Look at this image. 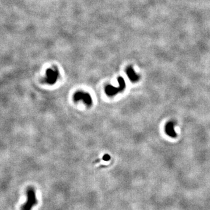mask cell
Instances as JSON below:
<instances>
[{
  "instance_id": "2",
  "label": "cell",
  "mask_w": 210,
  "mask_h": 210,
  "mask_svg": "<svg viewBox=\"0 0 210 210\" xmlns=\"http://www.w3.org/2000/svg\"><path fill=\"white\" fill-rule=\"evenodd\" d=\"M26 194L28 197L27 201L21 207L22 210H30L35 205H36L37 203V200H36L35 192L33 188L31 187L28 188L26 191Z\"/></svg>"
},
{
  "instance_id": "5",
  "label": "cell",
  "mask_w": 210,
  "mask_h": 210,
  "mask_svg": "<svg viewBox=\"0 0 210 210\" xmlns=\"http://www.w3.org/2000/svg\"><path fill=\"white\" fill-rule=\"evenodd\" d=\"M175 126V123L172 121H169L166 123L165 126L166 133L167 134V135L172 138H175L177 137V134L174 129Z\"/></svg>"
},
{
  "instance_id": "1",
  "label": "cell",
  "mask_w": 210,
  "mask_h": 210,
  "mask_svg": "<svg viewBox=\"0 0 210 210\" xmlns=\"http://www.w3.org/2000/svg\"><path fill=\"white\" fill-rule=\"evenodd\" d=\"M119 87H115L112 85H108L105 88V92L109 96H113L117 94L119 92H122L126 88V82L123 78H118Z\"/></svg>"
},
{
  "instance_id": "7",
  "label": "cell",
  "mask_w": 210,
  "mask_h": 210,
  "mask_svg": "<svg viewBox=\"0 0 210 210\" xmlns=\"http://www.w3.org/2000/svg\"><path fill=\"white\" fill-rule=\"evenodd\" d=\"M102 159H103L105 161H109V160L110 159V155H108V154H105V155H104Z\"/></svg>"
},
{
  "instance_id": "3",
  "label": "cell",
  "mask_w": 210,
  "mask_h": 210,
  "mask_svg": "<svg viewBox=\"0 0 210 210\" xmlns=\"http://www.w3.org/2000/svg\"><path fill=\"white\" fill-rule=\"evenodd\" d=\"M74 102L82 101L84 104L88 106H90L92 104V99L90 93L82 91L76 92L73 96Z\"/></svg>"
},
{
  "instance_id": "4",
  "label": "cell",
  "mask_w": 210,
  "mask_h": 210,
  "mask_svg": "<svg viewBox=\"0 0 210 210\" xmlns=\"http://www.w3.org/2000/svg\"><path fill=\"white\" fill-rule=\"evenodd\" d=\"M46 82L50 85H53L57 82L59 73L56 68H48L46 71Z\"/></svg>"
},
{
  "instance_id": "6",
  "label": "cell",
  "mask_w": 210,
  "mask_h": 210,
  "mask_svg": "<svg viewBox=\"0 0 210 210\" xmlns=\"http://www.w3.org/2000/svg\"><path fill=\"white\" fill-rule=\"evenodd\" d=\"M126 73L128 78L132 82H136L140 79V76L135 73L131 66H129L127 68Z\"/></svg>"
}]
</instances>
